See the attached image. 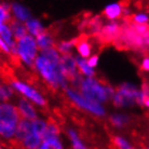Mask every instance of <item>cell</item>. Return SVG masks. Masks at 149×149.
I'll return each mask as SVG.
<instances>
[{
    "label": "cell",
    "instance_id": "cell-35",
    "mask_svg": "<svg viewBox=\"0 0 149 149\" xmlns=\"http://www.w3.org/2000/svg\"><path fill=\"white\" fill-rule=\"evenodd\" d=\"M147 149H149V148H147Z\"/></svg>",
    "mask_w": 149,
    "mask_h": 149
},
{
    "label": "cell",
    "instance_id": "cell-16",
    "mask_svg": "<svg viewBox=\"0 0 149 149\" xmlns=\"http://www.w3.org/2000/svg\"><path fill=\"white\" fill-rule=\"evenodd\" d=\"M74 52L77 55L88 58L89 56L93 54V45L89 40H86V38H80V39H77Z\"/></svg>",
    "mask_w": 149,
    "mask_h": 149
},
{
    "label": "cell",
    "instance_id": "cell-9",
    "mask_svg": "<svg viewBox=\"0 0 149 149\" xmlns=\"http://www.w3.org/2000/svg\"><path fill=\"white\" fill-rule=\"evenodd\" d=\"M61 66H62L64 74H66V77L69 80L70 86L76 88V86L78 84L79 80L81 79L82 76L79 74L74 53L62 55V57H61Z\"/></svg>",
    "mask_w": 149,
    "mask_h": 149
},
{
    "label": "cell",
    "instance_id": "cell-7",
    "mask_svg": "<svg viewBox=\"0 0 149 149\" xmlns=\"http://www.w3.org/2000/svg\"><path fill=\"white\" fill-rule=\"evenodd\" d=\"M31 122L33 127L30 132L19 143L24 149H38L45 138V131L48 129L49 121L45 118L38 117Z\"/></svg>",
    "mask_w": 149,
    "mask_h": 149
},
{
    "label": "cell",
    "instance_id": "cell-34",
    "mask_svg": "<svg viewBox=\"0 0 149 149\" xmlns=\"http://www.w3.org/2000/svg\"><path fill=\"white\" fill-rule=\"evenodd\" d=\"M0 1H2V0H0Z\"/></svg>",
    "mask_w": 149,
    "mask_h": 149
},
{
    "label": "cell",
    "instance_id": "cell-2",
    "mask_svg": "<svg viewBox=\"0 0 149 149\" xmlns=\"http://www.w3.org/2000/svg\"><path fill=\"white\" fill-rule=\"evenodd\" d=\"M148 95L146 86L139 88L133 82H123L115 89L111 104L118 109H129L136 105H143Z\"/></svg>",
    "mask_w": 149,
    "mask_h": 149
},
{
    "label": "cell",
    "instance_id": "cell-8",
    "mask_svg": "<svg viewBox=\"0 0 149 149\" xmlns=\"http://www.w3.org/2000/svg\"><path fill=\"white\" fill-rule=\"evenodd\" d=\"M11 86L15 90V92L21 97H24L31 103H34L37 107H45L47 105V98L36 86H31L26 81H23L19 79H13L10 81Z\"/></svg>",
    "mask_w": 149,
    "mask_h": 149
},
{
    "label": "cell",
    "instance_id": "cell-30",
    "mask_svg": "<svg viewBox=\"0 0 149 149\" xmlns=\"http://www.w3.org/2000/svg\"><path fill=\"white\" fill-rule=\"evenodd\" d=\"M0 52H2L6 55H12L11 49L9 48V45L4 42V40L0 37Z\"/></svg>",
    "mask_w": 149,
    "mask_h": 149
},
{
    "label": "cell",
    "instance_id": "cell-24",
    "mask_svg": "<svg viewBox=\"0 0 149 149\" xmlns=\"http://www.w3.org/2000/svg\"><path fill=\"white\" fill-rule=\"evenodd\" d=\"M15 94L16 92L10 82H0V102H12Z\"/></svg>",
    "mask_w": 149,
    "mask_h": 149
},
{
    "label": "cell",
    "instance_id": "cell-4",
    "mask_svg": "<svg viewBox=\"0 0 149 149\" xmlns=\"http://www.w3.org/2000/svg\"><path fill=\"white\" fill-rule=\"evenodd\" d=\"M21 119L16 104L13 102H0V139L14 141Z\"/></svg>",
    "mask_w": 149,
    "mask_h": 149
},
{
    "label": "cell",
    "instance_id": "cell-26",
    "mask_svg": "<svg viewBox=\"0 0 149 149\" xmlns=\"http://www.w3.org/2000/svg\"><path fill=\"white\" fill-rule=\"evenodd\" d=\"M10 26H11L12 33H13V35H14V37L16 40L28 34V33H27V29H26V26H25V23L12 19L11 22H10Z\"/></svg>",
    "mask_w": 149,
    "mask_h": 149
},
{
    "label": "cell",
    "instance_id": "cell-21",
    "mask_svg": "<svg viewBox=\"0 0 149 149\" xmlns=\"http://www.w3.org/2000/svg\"><path fill=\"white\" fill-rule=\"evenodd\" d=\"M76 43L77 39H66V40L56 41L55 48L57 51L64 55V54H71L76 51Z\"/></svg>",
    "mask_w": 149,
    "mask_h": 149
},
{
    "label": "cell",
    "instance_id": "cell-17",
    "mask_svg": "<svg viewBox=\"0 0 149 149\" xmlns=\"http://www.w3.org/2000/svg\"><path fill=\"white\" fill-rule=\"evenodd\" d=\"M66 134H67V137L69 139V143H70L71 149H89L86 143L82 141L80 134L74 129H72V127L67 129Z\"/></svg>",
    "mask_w": 149,
    "mask_h": 149
},
{
    "label": "cell",
    "instance_id": "cell-12",
    "mask_svg": "<svg viewBox=\"0 0 149 149\" xmlns=\"http://www.w3.org/2000/svg\"><path fill=\"white\" fill-rule=\"evenodd\" d=\"M123 12H124V8L122 3L117 1V2H111L105 6L103 9V16L108 21H118L123 15Z\"/></svg>",
    "mask_w": 149,
    "mask_h": 149
},
{
    "label": "cell",
    "instance_id": "cell-29",
    "mask_svg": "<svg viewBox=\"0 0 149 149\" xmlns=\"http://www.w3.org/2000/svg\"><path fill=\"white\" fill-rule=\"evenodd\" d=\"M86 60H88V63H89V65L91 67H93L96 69L97 66H98V64H100V56L93 53V54L91 56H89Z\"/></svg>",
    "mask_w": 149,
    "mask_h": 149
},
{
    "label": "cell",
    "instance_id": "cell-25",
    "mask_svg": "<svg viewBox=\"0 0 149 149\" xmlns=\"http://www.w3.org/2000/svg\"><path fill=\"white\" fill-rule=\"evenodd\" d=\"M102 34L106 37H113L117 36L120 31V24L117 21H108L107 24H105L104 26L101 28Z\"/></svg>",
    "mask_w": 149,
    "mask_h": 149
},
{
    "label": "cell",
    "instance_id": "cell-1",
    "mask_svg": "<svg viewBox=\"0 0 149 149\" xmlns=\"http://www.w3.org/2000/svg\"><path fill=\"white\" fill-rule=\"evenodd\" d=\"M61 54L54 48L40 51L34 63L33 69L40 79L53 90H65L70 86L69 80L61 66Z\"/></svg>",
    "mask_w": 149,
    "mask_h": 149
},
{
    "label": "cell",
    "instance_id": "cell-22",
    "mask_svg": "<svg viewBox=\"0 0 149 149\" xmlns=\"http://www.w3.org/2000/svg\"><path fill=\"white\" fill-rule=\"evenodd\" d=\"M109 121H110V123H111V125L113 127L122 129V127H127V124H129L130 117L125 112H115V113L110 115Z\"/></svg>",
    "mask_w": 149,
    "mask_h": 149
},
{
    "label": "cell",
    "instance_id": "cell-10",
    "mask_svg": "<svg viewBox=\"0 0 149 149\" xmlns=\"http://www.w3.org/2000/svg\"><path fill=\"white\" fill-rule=\"evenodd\" d=\"M15 104H16V107H17L19 115H21V118L28 120H35L36 118L39 117L38 107L34 103H31L26 98L19 96Z\"/></svg>",
    "mask_w": 149,
    "mask_h": 149
},
{
    "label": "cell",
    "instance_id": "cell-19",
    "mask_svg": "<svg viewBox=\"0 0 149 149\" xmlns=\"http://www.w3.org/2000/svg\"><path fill=\"white\" fill-rule=\"evenodd\" d=\"M31 121H33V120L24 119V118H22V119L19 120L17 129H16V132H15L14 141L19 143L23 138L29 133L30 130H31V127H33V122H31Z\"/></svg>",
    "mask_w": 149,
    "mask_h": 149
},
{
    "label": "cell",
    "instance_id": "cell-27",
    "mask_svg": "<svg viewBox=\"0 0 149 149\" xmlns=\"http://www.w3.org/2000/svg\"><path fill=\"white\" fill-rule=\"evenodd\" d=\"M112 142H113V145L117 147V149H136L129 139L121 135H116Z\"/></svg>",
    "mask_w": 149,
    "mask_h": 149
},
{
    "label": "cell",
    "instance_id": "cell-13",
    "mask_svg": "<svg viewBox=\"0 0 149 149\" xmlns=\"http://www.w3.org/2000/svg\"><path fill=\"white\" fill-rule=\"evenodd\" d=\"M25 26H26L27 33L29 35H31V36H34L35 38L47 30L45 23L42 22L39 17L34 16V15L28 21L25 22Z\"/></svg>",
    "mask_w": 149,
    "mask_h": 149
},
{
    "label": "cell",
    "instance_id": "cell-32",
    "mask_svg": "<svg viewBox=\"0 0 149 149\" xmlns=\"http://www.w3.org/2000/svg\"><path fill=\"white\" fill-rule=\"evenodd\" d=\"M143 106L146 107L147 109H149V94L145 97V100H144V102H143Z\"/></svg>",
    "mask_w": 149,
    "mask_h": 149
},
{
    "label": "cell",
    "instance_id": "cell-14",
    "mask_svg": "<svg viewBox=\"0 0 149 149\" xmlns=\"http://www.w3.org/2000/svg\"><path fill=\"white\" fill-rule=\"evenodd\" d=\"M36 41H37L38 48H39L40 51L54 48L56 45L55 37H54L50 31H48V30H45L42 34L37 36V37H36Z\"/></svg>",
    "mask_w": 149,
    "mask_h": 149
},
{
    "label": "cell",
    "instance_id": "cell-28",
    "mask_svg": "<svg viewBox=\"0 0 149 149\" xmlns=\"http://www.w3.org/2000/svg\"><path fill=\"white\" fill-rule=\"evenodd\" d=\"M131 19L133 24L138 25H148L149 24V14L147 12H136L131 16Z\"/></svg>",
    "mask_w": 149,
    "mask_h": 149
},
{
    "label": "cell",
    "instance_id": "cell-11",
    "mask_svg": "<svg viewBox=\"0 0 149 149\" xmlns=\"http://www.w3.org/2000/svg\"><path fill=\"white\" fill-rule=\"evenodd\" d=\"M10 12L12 15V19L22 23H25L33 16V13L29 8L17 0L10 1Z\"/></svg>",
    "mask_w": 149,
    "mask_h": 149
},
{
    "label": "cell",
    "instance_id": "cell-33",
    "mask_svg": "<svg viewBox=\"0 0 149 149\" xmlns=\"http://www.w3.org/2000/svg\"><path fill=\"white\" fill-rule=\"evenodd\" d=\"M146 89H147V92H148V94H149V86H146Z\"/></svg>",
    "mask_w": 149,
    "mask_h": 149
},
{
    "label": "cell",
    "instance_id": "cell-5",
    "mask_svg": "<svg viewBox=\"0 0 149 149\" xmlns=\"http://www.w3.org/2000/svg\"><path fill=\"white\" fill-rule=\"evenodd\" d=\"M64 93L68 98V101L82 111L98 118H103L107 113V109L104 104L84 96L78 89H76L74 86H67L64 90Z\"/></svg>",
    "mask_w": 149,
    "mask_h": 149
},
{
    "label": "cell",
    "instance_id": "cell-6",
    "mask_svg": "<svg viewBox=\"0 0 149 149\" xmlns=\"http://www.w3.org/2000/svg\"><path fill=\"white\" fill-rule=\"evenodd\" d=\"M39 52H40V50L38 48L36 38L31 35L27 34L24 37L16 40L13 55L17 58V61L23 66L27 68H33Z\"/></svg>",
    "mask_w": 149,
    "mask_h": 149
},
{
    "label": "cell",
    "instance_id": "cell-23",
    "mask_svg": "<svg viewBox=\"0 0 149 149\" xmlns=\"http://www.w3.org/2000/svg\"><path fill=\"white\" fill-rule=\"evenodd\" d=\"M12 21V15L10 12V1L2 0L0 1V28L4 25L10 24Z\"/></svg>",
    "mask_w": 149,
    "mask_h": 149
},
{
    "label": "cell",
    "instance_id": "cell-18",
    "mask_svg": "<svg viewBox=\"0 0 149 149\" xmlns=\"http://www.w3.org/2000/svg\"><path fill=\"white\" fill-rule=\"evenodd\" d=\"M38 149H65V147L60 135V136H45Z\"/></svg>",
    "mask_w": 149,
    "mask_h": 149
},
{
    "label": "cell",
    "instance_id": "cell-3",
    "mask_svg": "<svg viewBox=\"0 0 149 149\" xmlns=\"http://www.w3.org/2000/svg\"><path fill=\"white\" fill-rule=\"evenodd\" d=\"M76 89H78L84 96L104 105L111 101L115 92V88H112L108 83H105L101 79L96 78V76L81 77L78 84L76 86Z\"/></svg>",
    "mask_w": 149,
    "mask_h": 149
},
{
    "label": "cell",
    "instance_id": "cell-20",
    "mask_svg": "<svg viewBox=\"0 0 149 149\" xmlns=\"http://www.w3.org/2000/svg\"><path fill=\"white\" fill-rule=\"evenodd\" d=\"M0 37L3 39L4 42L9 45V48L11 49L12 55H13L14 50H15V45H16V39H15L14 35L12 33L10 24H7V25H4L2 28H0Z\"/></svg>",
    "mask_w": 149,
    "mask_h": 149
},
{
    "label": "cell",
    "instance_id": "cell-15",
    "mask_svg": "<svg viewBox=\"0 0 149 149\" xmlns=\"http://www.w3.org/2000/svg\"><path fill=\"white\" fill-rule=\"evenodd\" d=\"M74 56H76V62H77L79 74H81L82 77H95L96 76V69L90 66L86 58L77 55L76 53H74Z\"/></svg>",
    "mask_w": 149,
    "mask_h": 149
},
{
    "label": "cell",
    "instance_id": "cell-31",
    "mask_svg": "<svg viewBox=\"0 0 149 149\" xmlns=\"http://www.w3.org/2000/svg\"><path fill=\"white\" fill-rule=\"evenodd\" d=\"M141 69L145 72L149 74V56H145L142 61H141Z\"/></svg>",
    "mask_w": 149,
    "mask_h": 149
}]
</instances>
